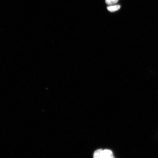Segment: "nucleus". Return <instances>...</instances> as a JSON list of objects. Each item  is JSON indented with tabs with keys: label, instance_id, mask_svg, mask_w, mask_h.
Here are the masks:
<instances>
[{
	"label": "nucleus",
	"instance_id": "nucleus-1",
	"mask_svg": "<svg viewBox=\"0 0 158 158\" xmlns=\"http://www.w3.org/2000/svg\"><path fill=\"white\" fill-rule=\"evenodd\" d=\"M114 158L112 151L106 149L102 151L101 158Z\"/></svg>",
	"mask_w": 158,
	"mask_h": 158
},
{
	"label": "nucleus",
	"instance_id": "nucleus-2",
	"mask_svg": "<svg viewBox=\"0 0 158 158\" xmlns=\"http://www.w3.org/2000/svg\"><path fill=\"white\" fill-rule=\"evenodd\" d=\"M119 5L111 6L107 7V10L111 12H114L118 10L120 8Z\"/></svg>",
	"mask_w": 158,
	"mask_h": 158
},
{
	"label": "nucleus",
	"instance_id": "nucleus-3",
	"mask_svg": "<svg viewBox=\"0 0 158 158\" xmlns=\"http://www.w3.org/2000/svg\"><path fill=\"white\" fill-rule=\"evenodd\" d=\"M102 150V149H99L95 151L94 153L93 157L95 158H101Z\"/></svg>",
	"mask_w": 158,
	"mask_h": 158
},
{
	"label": "nucleus",
	"instance_id": "nucleus-4",
	"mask_svg": "<svg viewBox=\"0 0 158 158\" xmlns=\"http://www.w3.org/2000/svg\"><path fill=\"white\" fill-rule=\"evenodd\" d=\"M118 0H105V3L108 5H112L117 3Z\"/></svg>",
	"mask_w": 158,
	"mask_h": 158
}]
</instances>
